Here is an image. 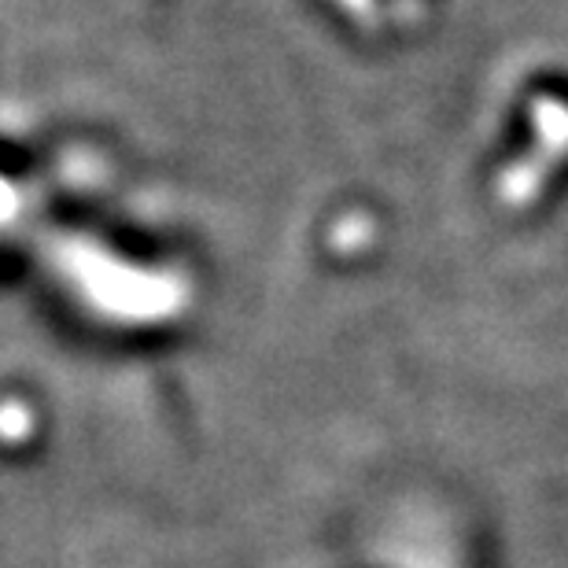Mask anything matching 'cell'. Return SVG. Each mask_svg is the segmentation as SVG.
I'll return each instance as SVG.
<instances>
[{
    "label": "cell",
    "instance_id": "cell-2",
    "mask_svg": "<svg viewBox=\"0 0 568 568\" xmlns=\"http://www.w3.org/2000/svg\"><path fill=\"white\" fill-rule=\"evenodd\" d=\"M539 185H542V166L539 163H520V166H514V174L506 178V196L509 200H528Z\"/></svg>",
    "mask_w": 568,
    "mask_h": 568
},
{
    "label": "cell",
    "instance_id": "cell-1",
    "mask_svg": "<svg viewBox=\"0 0 568 568\" xmlns=\"http://www.w3.org/2000/svg\"><path fill=\"white\" fill-rule=\"evenodd\" d=\"M536 130H539L542 152L561 159L568 152V104H561V100H539Z\"/></svg>",
    "mask_w": 568,
    "mask_h": 568
}]
</instances>
